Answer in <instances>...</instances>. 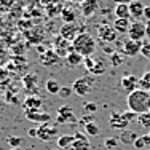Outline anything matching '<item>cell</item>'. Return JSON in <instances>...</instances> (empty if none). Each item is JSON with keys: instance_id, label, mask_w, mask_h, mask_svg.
Instances as JSON below:
<instances>
[{"instance_id": "484cf974", "label": "cell", "mask_w": 150, "mask_h": 150, "mask_svg": "<svg viewBox=\"0 0 150 150\" xmlns=\"http://www.w3.org/2000/svg\"><path fill=\"white\" fill-rule=\"evenodd\" d=\"M137 139V136H136V133L134 131H129V129H125L123 133H121V136H120V144L123 142V144H133V142Z\"/></svg>"}, {"instance_id": "603a6c76", "label": "cell", "mask_w": 150, "mask_h": 150, "mask_svg": "<svg viewBox=\"0 0 150 150\" xmlns=\"http://www.w3.org/2000/svg\"><path fill=\"white\" fill-rule=\"evenodd\" d=\"M61 18H62L64 24H74L75 19H77V15H75L74 10L70 8H62V11H61Z\"/></svg>"}, {"instance_id": "b9f144b4", "label": "cell", "mask_w": 150, "mask_h": 150, "mask_svg": "<svg viewBox=\"0 0 150 150\" xmlns=\"http://www.w3.org/2000/svg\"><path fill=\"white\" fill-rule=\"evenodd\" d=\"M144 18L147 19V23H150V6H145V10H144Z\"/></svg>"}, {"instance_id": "7402d4cb", "label": "cell", "mask_w": 150, "mask_h": 150, "mask_svg": "<svg viewBox=\"0 0 150 150\" xmlns=\"http://www.w3.org/2000/svg\"><path fill=\"white\" fill-rule=\"evenodd\" d=\"M75 141L74 139V134H64V136H59L58 137V149H70L72 142Z\"/></svg>"}, {"instance_id": "d590c367", "label": "cell", "mask_w": 150, "mask_h": 150, "mask_svg": "<svg viewBox=\"0 0 150 150\" xmlns=\"http://www.w3.org/2000/svg\"><path fill=\"white\" fill-rule=\"evenodd\" d=\"M83 110L91 115V113H94L96 110H98V104H94V102H85V104H83Z\"/></svg>"}, {"instance_id": "44dd1931", "label": "cell", "mask_w": 150, "mask_h": 150, "mask_svg": "<svg viewBox=\"0 0 150 150\" xmlns=\"http://www.w3.org/2000/svg\"><path fill=\"white\" fill-rule=\"evenodd\" d=\"M90 149H91V144H90V141H88V137L75 139L72 142V145H70V150H90Z\"/></svg>"}, {"instance_id": "9c48e42d", "label": "cell", "mask_w": 150, "mask_h": 150, "mask_svg": "<svg viewBox=\"0 0 150 150\" xmlns=\"http://www.w3.org/2000/svg\"><path fill=\"white\" fill-rule=\"evenodd\" d=\"M80 10H81V15L85 18L94 16L99 10V0H83L80 5Z\"/></svg>"}, {"instance_id": "d6986e66", "label": "cell", "mask_w": 150, "mask_h": 150, "mask_svg": "<svg viewBox=\"0 0 150 150\" xmlns=\"http://www.w3.org/2000/svg\"><path fill=\"white\" fill-rule=\"evenodd\" d=\"M131 27L129 19H115L113 21V29L117 30V34H128Z\"/></svg>"}, {"instance_id": "e0dca14e", "label": "cell", "mask_w": 150, "mask_h": 150, "mask_svg": "<svg viewBox=\"0 0 150 150\" xmlns=\"http://www.w3.org/2000/svg\"><path fill=\"white\" fill-rule=\"evenodd\" d=\"M128 6H129V15L133 16L134 19H139V18L144 16L145 6H144V3H142L141 0H133Z\"/></svg>"}, {"instance_id": "8fae6325", "label": "cell", "mask_w": 150, "mask_h": 150, "mask_svg": "<svg viewBox=\"0 0 150 150\" xmlns=\"http://www.w3.org/2000/svg\"><path fill=\"white\" fill-rule=\"evenodd\" d=\"M78 34H80V27L74 23V24H64V26L61 27V34L59 35L62 38H66V40H69V42H74Z\"/></svg>"}, {"instance_id": "6da1fadb", "label": "cell", "mask_w": 150, "mask_h": 150, "mask_svg": "<svg viewBox=\"0 0 150 150\" xmlns=\"http://www.w3.org/2000/svg\"><path fill=\"white\" fill-rule=\"evenodd\" d=\"M126 102H128V109L136 112L137 115L150 112V94L147 91L136 90L133 93H129Z\"/></svg>"}, {"instance_id": "ac0fdd59", "label": "cell", "mask_w": 150, "mask_h": 150, "mask_svg": "<svg viewBox=\"0 0 150 150\" xmlns=\"http://www.w3.org/2000/svg\"><path fill=\"white\" fill-rule=\"evenodd\" d=\"M42 99L37 98V96H27L24 99V110H40L42 109Z\"/></svg>"}, {"instance_id": "4316f807", "label": "cell", "mask_w": 150, "mask_h": 150, "mask_svg": "<svg viewBox=\"0 0 150 150\" xmlns=\"http://www.w3.org/2000/svg\"><path fill=\"white\" fill-rule=\"evenodd\" d=\"M133 145H134V149H137V150H142L144 147H150V137H149V134H144V136H139L137 139L133 142Z\"/></svg>"}, {"instance_id": "836d02e7", "label": "cell", "mask_w": 150, "mask_h": 150, "mask_svg": "<svg viewBox=\"0 0 150 150\" xmlns=\"http://www.w3.org/2000/svg\"><path fill=\"white\" fill-rule=\"evenodd\" d=\"M120 144V141L117 137H107L104 139V147L105 149H117Z\"/></svg>"}, {"instance_id": "f1b7e54d", "label": "cell", "mask_w": 150, "mask_h": 150, "mask_svg": "<svg viewBox=\"0 0 150 150\" xmlns=\"http://www.w3.org/2000/svg\"><path fill=\"white\" fill-rule=\"evenodd\" d=\"M125 62V58H123V53H118V51H113L112 54H110V64L115 67L118 66H123Z\"/></svg>"}, {"instance_id": "7bdbcfd3", "label": "cell", "mask_w": 150, "mask_h": 150, "mask_svg": "<svg viewBox=\"0 0 150 150\" xmlns=\"http://www.w3.org/2000/svg\"><path fill=\"white\" fill-rule=\"evenodd\" d=\"M145 37H147V40H150V23L145 24Z\"/></svg>"}, {"instance_id": "f35d334b", "label": "cell", "mask_w": 150, "mask_h": 150, "mask_svg": "<svg viewBox=\"0 0 150 150\" xmlns=\"http://www.w3.org/2000/svg\"><path fill=\"white\" fill-rule=\"evenodd\" d=\"M93 121H94V117H93V115H90V113H86V115H83V117H81L80 123L83 125V126H86L88 123H93Z\"/></svg>"}, {"instance_id": "8d00e7d4", "label": "cell", "mask_w": 150, "mask_h": 150, "mask_svg": "<svg viewBox=\"0 0 150 150\" xmlns=\"http://www.w3.org/2000/svg\"><path fill=\"white\" fill-rule=\"evenodd\" d=\"M83 64H85V67H86L88 72H91L93 67H94V58H93V56H90V58H83Z\"/></svg>"}, {"instance_id": "277c9868", "label": "cell", "mask_w": 150, "mask_h": 150, "mask_svg": "<svg viewBox=\"0 0 150 150\" xmlns=\"http://www.w3.org/2000/svg\"><path fill=\"white\" fill-rule=\"evenodd\" d=\"M53 51H54L59 58H67V54L74 51L72 42H69V40H66V38H62L61 35H58V37H54V40H53Z\"/></svg>"}, {"instance_id": "ffe728a7", "label": "cell", "mask_w": 150, "mask_h": 150, "mask_svg": "<svg viewBox=\"0 0 150 150\" xmlns=\"http://www.w3.org/2000/svg\"><path fill=\"white\" fill-rule=\"evenodd\" d=\"M105 70H107V62L102 58H94V67H93V70L90 74L93 75H102V74H105Z\"/></svg>"}, {"instance_id": "ee69618b", "label": "cell", "mask_w": 150, "mask_h": 150, "mask_svg": "<svg viewBox=\"0 0 150 150\" xmlns=\"http://www.w3.org/2000/svg\"><path fill=\"white\" fill-rule=\"evenodd\" d=\"M142 78H145V80H149V81H150V70H147V72L142 75Z\"/></svg>"}, {"instance_id": "7a4b0ae2", "label": "cell", "mask_w": 150, "mask_h": 150, "mask_svg": "<svg viewBox=\"0 0 150 150\" xmlns=\"http://www.w3.org/2000/svg\"><path fill=\"white\" fill-rule=\"evenodd\" d=\"M72 48L75 53H78L83 58H90L96 51V40L86 32H80L72 42Z\"/></svg>"}, {"instance_id": "2e32d148", "label": "cell", "mask_w": 150, "mask_h": 150, "mask_svg": "<svg viewBox=\"0 0 150 150\" xmlns=\"http://www.w3.org/2000/svg\"><path fill=\"white\" fill-rule=\"evenodd\" d=\"M37 83H38V78H37V74H34V72H30V74H27L23 77V86L30 93H35Z\"/></svg>"}, {"instance_id": "d4e9b609", "label": "cell", "mask_w": 150, "mask_h": 150, "mask_svg": "<svg viewBox=\"0 0 150 150\" xmlns=\"http://www.w3.org/2000/svg\"><path fill=\"white\" fill-rule=\"evenodd\" d=\"M66 61H67V64H69L70 67H77V66H80V64L83 62V56H80L78 53L72 51V53H69V54H67Z\"/></svg>"}, {"instance_id": "8992f818", "label": "cell", "mask_w": 150, "mask_h": 150, "mask_svg": "<svg viewBox=\"0 0 150 150\" xmlns=\"http://www.w3.org/2000/svg\"><path fill=\"white\" fill-rule=\"evenodd\" d=\"M128 35H129V40L142 42V38L145 37V24L141 23V21H134V23H131V27H129V30H128Z\"/></svg>"}, {"instance_id": "4fadbf2b", "label": "cell", "mask_w": 150, "mask_h": 150, "mask_svg": "<svg viewBox=\"0 0 150 150\" xmlns=\"http://www.w3.org/2000/svg\"><path fill=\"white\" fill-rule=\"evenodd\" d=\"M142 50V42H134V40H126L123 45V53L129 58H134V56L141 54Z\"/></svg>"}, {"instance_id": "ab89813d", "label": "cell", "mask_w": 150, "mask_h": 150, "mask_svg": "<svg viewBox=\"0 0 150 150\" xmlns=\"http://www.w3.org/2000/svg\"><path fill=\"white\" fill-rule=\"evenodd\" d=\"M112 2H115L117 5H129L133 0H112Z\"/></svg>"}, {"instance_id": "f6af8a7d", "label": "cell", "mask_w": 150, "mask_h": 150, "mask_svg": "<svg viewBox=\"0 0 150 150\" xmlns=\"http://www.w3.org/2000/svg\"><path fill=\"white\" fill-rule=\"evenodd\" d=\"M10 150H19V149H10Z\"/></svg>"}, {"instance_id": "60d3db41", "label": "cell", "mask_w": 150, "mask_h": 150, "mask_svg": "<svg viewBox=\"0 0 150 150\" xmlns=\"http://www.w3.org/2000/svg\"><path fill=\"white\" fill-rule=\"evenodd\" d=\"M27 134H29L30 137H37V128H29V129H27Z\"/></svg>"}, {"instance_id": "83f0119b", "label": "cell", "mask_w": 150, "mask_h": 150, "mask_svg": "<svg viewBox=\"0 0 150 150\" xmlns=\"http://www.w3.org/2000/svg\"><path fill=\"white\" fill-rule=\"evenodd\" d=\"M45 88H46V91H48L50 94H58L59 90H61V85L54 80V78H48L46 83H45Z\"/></svg>"}, {"instance_id": "cb8c5ba5", "label": "cell", "mask_w": 150, "mask_h": 150, "mask_svg": "<svg viewBox=\"0 0 150 150\" xmlns=\"http://www.w3.org/2000/svg\"><path fill=\"white\" fill-rule=\"evenodd\" d=\"M115 15H117V19H129L131 18L129 6L128 5H117L115 6Z\"/></svg>"}, {"instance_id": "4dcf8cb0", "label": "cell", "mask_w": 150, "mask_h": 150, "mask_svg": "<svg viewBox=\"0 0 150 150\" xmlns=\"http://www.w3.org/2000/svg\"><path fill=\"white\" fill-rule=\"evenodd\" d=\"M137 123L141 125L144 129H150V112L147 113H141L137 118Z\"/></svg>"}, {"instance_id": "5b68a950", "label": "cell", "mask_w": 150, "mask_h": 150, "mask_svg": "<svg viewBox=\"0 0 150 150\" xmlns=\"http://www.w3.org/2000/svg\"><path fill=\"white\" fill-rule=\"evenodd\" d=\"M98 37L102 43H113V42H117L118 34H117V30L110 24H99L98 26Z\"/></svg>"}, {"instance_id": "74e56055", "label": "cell", "mask_w": 150, "mask_h": 150, "mask_svg": "<svg viewBox=\"0 0 150 150\" xmlns=\"http://www.w3.org/2000/svg\"><path fill=\"white\" fill-rule=\"evenodd\" d=\"M141 54L144 56V58L150 59V42H145V43H142V50H141Z\"/></svg>"}, {"instance_id": "f546056e", "label": "cell", "mask_w": 150, "mask_h": 150, "mask_svg": "<svg viewBox=\"0 0 150 150\" xmlns=\"http://www.w3.org/2000/svg\"><path fill=\"white\" fill-rule=\"evenodd\" d=\"M85 133H86L88 136H98L99 133H101V128H99L98 123H88L86 126H85Z\"/></svg>"}, {"instance_id": "1f68e13d", "label": "cell", "mask_w": 150, "mask_h": 150, "mask_svg": "<svg viewBox=\"0 0 150 150\" xmlns=\"http://www.w3.org/2000/svg\"><path fill=\"white\" fill-rule=\"evenodd\" d=\"M6 144L11 149H19V145L23 144V139H21L19 136H8V137H6Z\"/></svg>"}, {"instance_id": "52a82bcc", "label": "cell", "mask_w": 150, "mask_h": 150, "mask_svg": "<svg viewBox=\"0 0 150 150\" xmlns=\"http://www.w3.org/2000/svg\"><path fill=\"white\" fill-rule=\"evenodd\" d=\"M24 115H26V118L29 121H34V123H48L50 120H51V117H50V113L46 112H42V110H24Z\"/></svg>"}, {"instance_id": "d6a6232c", "label": "cell", "mask_w": 150, "mask_h": 150, "mask_svg": "<svg viewBox=\"0 0 150 150\" xmlns=\"http://www.w3.org/2000/svg\"><path fill=\"white\" fill-rule=\"evenodd\" d=\"M123 115V118L128 121V123H133V121H137V118H139V115L136 112H133V110H126V112H123L121 113Z\"/></svg>"}, {"instance_id": "ba28073f", "label": "cell", "mask_w": 150, "mask_h": 150, "mask_svg": "<svg viewBox=\"0 0 150 150\" xmlns=\"http://www.w3.org/2000/svg\"><path fill=\"white\" fill-rule=\"evenodd\" d=\"M56 134H58V129H56L54 126H50L48 123H45V125H42V126L37 128V137L43 142L51 141Z\"/></svg>"}, {"instance_id": "c3c4849f", "label": "cell", "mask_w": 150, "mask_h": 150, "mask_svg": "<svg viewBox=\"0 0 150 150\" xmlns=\"http://www.w3.org/2000/svg\"><path fill=\"white\" fill-rule=\"evenodd\" d=\"M149 94H150V91H149Z\"/></svg>"}, {"instance_id": "30bf717a", "label": "cell", "mask_w": 150, "mask_h": 150, "mask_svg": "<svg viewBox=\"0 0 150 150\" xmlns=\"http://www.w3.org/2000/svg\"><path fill=\"white\" fill-rule=\"evenodd\" d=\"M59 59L61 58L56 54L54 51H53V50H46L43 54H40L38 62H40L43 67H53V66H56V64L59 62Z\"/></svg>"}, {"instance_id": "9a60e30c", "label": "cell", "mask_w": 150, "mask_h": 150, "mask_svg": "<svg viewBox=\"0 0 150 150\" xmlns=\"http://www.w3.org/2000/svg\"><path fill=\"white\" fill-rule=\"evenodd\" d=\"M121 88H123L125 91L128 93H133L137 90V85H139V78L136 77V75H125V77H121Z\"/></svg>"}, {"instance_id": "3957f363", "label": "cell", "mask_w": 150, "mask_h": 150, "mask_svg": "<svg viewBox=\"0 0 150 150\" xmlns=\"http://www.w3.org/2000/svg\"><path fill=\"white\" fill-rule=\"evenodd\" d=\"M93 85H94V78L93 77H80L74 81L72 85V91L77 96H86L90 94L93 90Z\"/></svg>"}, {"instance_id": "e575fe53", "label": "cell", "mask_w": 150, "mask_h": 150, "mask_svg": "<svg viewBox=\"0 0 150 150\" xmlns=\"http://www.w3.org/2000/svg\"><path fill=\"white\" fill-rule=\"evenodd\" d=\"M72 86H61V90H59V98H62V99H67V98H70L72 96Z\"/></svg>"}, {"instance_id": "7dc6e473", "label": "cell", "mask_w": 150, "mask_h": 150, "mask_svg": "<svg viewBox=\"0 0 150 150\" xmlns=\"http://www.w3.org/2000/svg\"><path fill=\"white\" fill-rule=\"evenodd\" d=\"M149 137H150V133H149Z\"/></svg>"}, {"instance_id": "bcb514c9", "label": "cell", "mask_w": 150, "mask_h": 150, "mask_svg": "<svg viewBox=\"0 0 150 150\" xmlns=\"http://www.w3.org/2000/svg\"><path fill=\"white\" fill-rule=\"evenodd\" d=\"M53 150H61V149H53Z\"/></svg>"}, {"instance_id": "5bb4252c", "label": "cell", "mask_w": 150, "mask_h": 150, "mask_svg": "<svg viewBox=\"0 0 150 150\" xmlns=\"http://www.w3.org/2000/svg\"><path fill=\"white\" fill-rule=\"evenodd\" d=\"M109 125H110V128H113V129H118V131H125L128 128V121L123 118V115L121 113H117V112H113L112 115H110V118H109Z\"/></svg>"}, {"instance_id": "7c38bea8", "label": "cell", "mask_w": 150, "mask_h": 150, "mask_svg": "<svg viewBox=\"0 0 150 150\" xmlns=\"http://www.w3.org/2000/svg\"><path fill=\"white\" fill-rule=\"evenodd\" d=\"M75 117H74V110L70 105H62L61 109L58 110V117H56V121L59 125H64V123H70L74 121Z\"/></svg>"}]
</instances>
